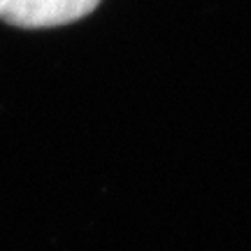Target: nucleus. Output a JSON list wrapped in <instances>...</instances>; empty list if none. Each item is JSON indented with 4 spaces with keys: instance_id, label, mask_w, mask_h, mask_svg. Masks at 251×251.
<instances>
[{
    "instance_id": "1",
    "label": "nucleus",
    "mask_w": 251,
    "mask_h": 251,
    "mask_svg": "<svg viewBox=\"0 0 251 251\" xmlns=\"http://www.w3.org/2000/svg\"><path fill=\"white\" fill-rule=\"evenodd\" d=\"M100 0H0V19L19 28H51L86 17Z\"/></svg>"
}]
</instances>
